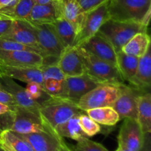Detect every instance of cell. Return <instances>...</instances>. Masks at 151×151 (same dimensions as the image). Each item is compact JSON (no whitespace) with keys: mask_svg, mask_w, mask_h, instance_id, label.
Returning <instances> with one entry per match:
<instances>
[{"mask_svg":"<svg viewBox=\"0 0 151 151\" xmlns=\"http://www.w3.org/2000/svg\"><path fill=\"white\" fill-rule=\"evenodd\" d=\"M10 131L16 134H27L54 130L44 122L40 113L16 106L13 123Z\"/></svg>","mask_w":151,"mask_h":151,"instance_id":"cell-8","label":"cell"},{"mask_svg":"<svg viewBox=\"0 0 151 151\" xmlns=\"http://www.w3.org/2000/svg\"><path fill=\"white\" fill-rule=\"evenodd\" d=\"M84 13L92 10L108 0H77Z\"/></svg>","mask_w":151,"mask_h":151,"instance_id":"cell-37","label":"cell"},{"mask_svg":"<svg viewBox=\"0 0 151 151\" xmlns=\"http://www.w3.org/2000/svg\"><path fill=\"white\" fill-rule=\"evenodd\" d=\"M13 1H14V0H0V9L9 5V4L11 2H13Z\"/></svg>","mask_w":151,"mask_h":151,"instance_id":"cell-43","label":"cell"},{"mask_svg":"<svg viewBox=\"0 0 151 151\" xmlns=\"http://www.w3.org/2000/svg\"><path fill=\"white\" fill-rule=\"evenodd\" d=\"M0 88H1V87H0Z\"/></svg>","mask_w":151,"mask_h":151,"instance_id":"cell-48","label":"cell"},{"mask_svg":"<svg viewBox=\"0 0 151 151\" xmlns=\"http://www.w3.org/2000/svg\"><path fill=\"white\" fill-rule=\"evenodd\" d=\"M79 47L95 57L116 66V52L113 46L97 32Z\"/></svg>","mask_w":151,"mask_h":151,"instance_id":"cell-14","label":"cell"},{"mask_svg":"<svg viewBox=\"0 0 151 151\" xmlns=\"http://www.w3.org/2000/svg\"><path fill=\"white\" fill-rule=\"evenodd\" d=\"M54 4L57 11L58 18H63L72 24L78 33L86 14L78 1L58 0Z\"/></svg>","mask_w":151,"mask_h":151,"instance_id":"cell-17","label":"cell"},{"mask_svg":"<svg viewBox=\"0 0 151 151\" xmlns=\"http://www.w3.org/2000/svg\"><path fill=\"white\" fill-rule=\"evenodd\" d=\"M139 151H151L150 134H145L144 142Z\"/></svg>","mask_w":151,"mask_h":151,"instance_id":"cell-39","label":"cell"},{"mask_svg":"<svg viewBox=\"0 0 151 151\" xmlns=\"http://www.w3.org/2000/svg\"><path fill=\"white\" fill-rule=\"evenodd\" d=\"M86 113L98 124L112 126L120 120L117 112L111 107H100L86 111Z\"/></svg>","mask_w":151,"mask_h":151,"instance_id":"cell-28","label":"cell"},{"mask_svg":"<svg viewBox=\"0 0 151 151\" xmlns=\"http://www.w3.org/2000/svg\"><path fill=\"white\" fill-rule=\"evenodd\" d=\"M0 50H5V51H11V50H25V51H30L38 52L36 50L30 47L16 42V41H10L6 39H0ZM40 54V53H39ZM41 55V54H40Z\"/></svg>","mask_w":151,"mask_h":151,"instance_id":"cell-35","label":"cell"},{"mask_svg":"<svg viewBox=\"0 0 151 151\" xmlns=\"http://www.w3.org/2000/svg\"><path fill=\"white\" fill-rule=\"evenodd\" d=\"M150 46V35L147 32L136 34L122 48L124 53L140 58L146 53Z\"/></svg>","mask_w":151,"mask_h":151,"instance_id":"cell-23","label":"cell"},{"mask_svg":"<svg viewBox=\"0 0 151 151\" xmlns=\"http://www.w3.org/2000/svg\"><path fill=\"white\" fill-rule=\"evenodd\" d=\"M0 103L9 106L13 111L17 106L12 96L8 92L1 88H0Z\"/></svg>","mask_w":151,"mask_h":151,"instance_id":"cell-38","label":"cell"},{"mask_svg":"<svg viewBox=\"0 0 151 151\" xmlns=\"http://www.w3.org/2000/svg\"><path fill=\"white\" fill-rule=\"evenodd\" d=\"M0 151H6L5 150H4V148H3L1 146V145H0Z\"/></svg>","mask_w":151,"mask_h":151,"instance_id":"cell-47","label":"cell"},{"mask_svg":"<svg viewBox=\"0 0 151 151\" xmlns=\"http://www.w3.org/2000/svg\"><path fill=\"white\" fill-rule=\"evenodd\" d=\"M150 46L145 54L139 58L135 75L129 81L131 86L149 91L151 86V55Z\"/></svg>","mask_w":151,"mask_h":151,"instance_id":"cell-20","label":"cell"},{"mask_svg":"<svg viewBox=\"0 0 151 151\" xmlns=\"http://www.w3.org/2000/svg\"><path fill=\"white\" fill-rule=\"evenodd\" d=\"M121 86L100 84L83 96L77 103L83 111L89 109L113 106L121 93Z\"/></svg>","mask_w":151,"mask_h":151,"instance_id":"cell-5","label":"cell"},{"mask_svg":"<svg viewBox=\"0 0 151 151\" xmlns=\"http://www.w3.org/2000/svg\"><path fill=\"white\" fill-rule=\"evenodd\" d=\"M137 122L144 134H150L151 94L150 91L140 96L137 109Z\"/></svg>","mask_w":151,"mask_h":151,"instance_id":"cell-25","label":"cell"},{"mask_svg":"<svg viewBox=\"0 0 151 151\" xmlns=\"http://www.w3.org/2000/svg\"><path fill=\"white\" fill-rule=\"evenodd\" d=\"M71 148L74 151H109L108 149L100 143L89 139L88 137H85L79 141Z\"/></svg>","mask_w":151,"mask_h":151,"instance_id":"cell-32","label":"cell"},{"mask_svg":"<svg viewBox=\"0 0 151 151\" xmlns=\"http://www.w3.org/2000/svg\"><path fill=\"white\" fill-rule=\"evenodd\" d=\"M65 49L72 47L77 32L71 23L62 17L57 18L50 24Z\"/></svg>","mask_w":151,"mask_h":151,"instance_id":"cell-22","label":"cell"},{"mask_svg":"<svg viewBox=\"0 0 151 151\" xmlns=\"http://www.w3.org/2000/svg\"><path fill=\"white\" fill-rule=\"evenodd\" d=\"M35 0H17L14 4L0 9V15L11 20H26Z\"/></svg>","mask_w":151,"mask_h":151,"instance_id":"cell-21","label":"cell"},{"mask_svg":"<svg viewBox=\"0 0 151 151\" xmlns=\"http://www.w3.org/2000/svg\"><path fill=\"white\" fill-rule=\"evenodd\" d=\"M147 31V27L140 23L109 19L101 25L97 33L107 39L113 46L115 52H118L136 34Z\"/></svg>","mask_w":151,"mask_h":151,"instance_id":"cell-3","label":"cell"},{"mask_svg":"<svg viewBox=\"0 0 151 151\" xmlns=\"http://www.w3.org/2000/svg\"><path fill=\"white\" fill-rule=\"evenodd\" d=\"M58 0H35V3L40 4H55Z\"/></svg>","mask_w":151,"mask_h":151,"instance_id":"cell-42","label":"cell"},{"mask_svg":"<svg viewBox=\"0 0 151 151\" xmlns=\"http://www.w3.org/2000/svg\"><path fill=\"white\" fill-rule=\"evenodd\" d=\"M99 85V83L86 73L80 76L66 77L63 81V91L60 97L69 99L77 103L83 96Z\"/></svg>","mask_w":151,"mask_h":151,"instance_id":"cell-11","label":"cell"},{"mask_svg":"<svg viewBox=\"0 0 151 151\" xmlns=\"http://www.w3.org/2000/svg\"><path fill=\"white\" fill-rule=\"evenodd\" d=\"M79 124L84 134L88 137H93L100 132L101 127L100 124L93 120L87 114H81L79 116Z\"/></svg>","mask_w":151,"mask_h":151,"instance_id":"cell-30","label":"cell"},{"mask_svg":"<svg viewBox=\"0 0 151 151\" xmlns=\"http://www.w3.org/2000/svg\"><path fill=\"white\" fill-rule=\"evenodd\" d=\"M14 111H8L0 114V138L3 131H10L13 123Z\"/></svg>","mask_w":151,"mask_h":151,"instance_id":"cell-36","label":"cell"},{"mask_svg":"<svg viewBox=\"0 0 151 151\" xmlns=\"http://www.w3.org/2000/svg\"><path fill=\"white\" fill-rule=\"evenodd\" d=\"M8 111H13L11 109H10L9 106H6V105L2 104V103H0V114H4L6 112Z\"/></svg>","mask_w":151,"mask_h":151,"instance_id":"cell-41","label":"cell"},{"mask_svg":"<svg viewBox=\"0 0 151 151\" xmlns=\"http://www.w3.org/2000/svg\"><path fill=\"white\" fill-rule=\"evenodd\" d=\"M145 92L144 90L133 86H121V93L117 100L114 103L112 108L117 112L119 118L135 119L137 121V109L139 97Z\"/></svg>","mask_w":151,"mask_h":151,"instance_id":"cell-9","label":"cell"},{"mask_svg":"<svg viewBox=\"0 0 151 151\" xmlns=\"http://www.w3.org/2000/svg\"><path fill=\"white\" fill-rule=\"evenodd\" d=\"M63 81H57V80L54 79L44 80V84H43L44 91L50 96L60 97L62 91H63Z\"/></svg>","mask_w":151,"mask_h":151,"instance_id":"cell-33","label":"cell"},{"mask_svg":"<svg viewBox=\"0 0 151 151\" xmlns=\"http://www.w3.org/2000/svg\"><path fill=\"white\" fill-rule=\"evenodd\" d=\"M0 39L16 41L36 50L44 58L46 57L41 50L35 34L22 20H13L9 32Z\"/></svg>","mask_w":151,"mask_h":151,"instance_id":"cell-16","label":"cell"},{"mask_svg":"<svg viewBox=\"0 0 151 151\" xmlns=\"http://www.w3.org/2000/svg\"><path fill=\"white\" fill-rule=\"evenodd\" d=\"M58 18L54 4H40L35 3L26 21L36 24H51Z\"/></svg>","mask_w":151,"mask_h":151,"instance_id":"cell-24","label":"cell"},{"mask_svg":"<svg viewBox=\"0 0 151 151\" xmlns=\"http://www.w3.org/2000/svg\"><path fill=\"white\" fill-rule=\"evenodd\" d=\"M0 64L12 66L40 67L44 64V57L35 52L0 50Z\"/></svg>","mask_w":151,"mask_h":151,"instance_id":"cell-13","label":"cell"},{"mask_svg":"<svg viewBox=\"0 0 151 151\" xmlns=\"http://www.w3.org/2000/svg\"><path fill=\"white\" fill-rule=\"evenodd\" d=\"M139 58L121 51L116 52V67L125 81L129 82L137 72Z\"/></svg>","mask_w":151,"mask_h":151,"instance_id":"cell-27","label":"cell"},{"mask_svg":"<svg viewBox=\"0 0 151 151\" xmlns=\"http://www.w3.org/2000/svg\"><path fill=\"white\" fill-rule=\"evenodd\" d=\"M109 19L107 1L86 13L82 24L77 33L72 47H79L86 40L95 35L101 25Z\"/></svg>","mask_w":151,"mask_h":151,"instance_id":"cell-7","label":"cell"},{"mask_svg":"<svg viewBox=\"0 0 151 151\" xmlns=\"http://www.w3.org/2000/svg\"><path fill=\"white\" fill-rule=\"evenodd\" d=\"M59 151H74V150H72L70 147H69V146L65 143V142H63V144H62L61 145V147H60V150Z\"/></svg>","mask_w":151,"mask_h":151,"instance_id":"cell-44","label":"cell"},{"mask_svg":"<svg viewBox=\"0 0 151 151\" xmlns=\"http://www.w3.org/2000/svg\"><path fill=\"white\" fill-rule=\"evenodd\" d=\"M0 87L12 96L17 106L40 113L41 105L39 102L31 98L25 88L19 85L13 79L4 75H0Z\"/></svg>","mask_w":151,"mask_h":151,"instance_id":"cell-12","label":"cell"},{"mask_svg":"<svg viewBox=\"0 0 151 151\" xmlns=\"http://www.w3.org/2000/svg\"><path fill=\"white\" fill-rule=\"evenodd\" d=\"M0 75L24 83L35 82L43 86L44 79L39 67L12 66L0 64Z\"/></svg>","mask_w":151,"mask_h":151,"instance_id":"cell-19","label":"cell"},{"mask_svg":"<svg viewBox=\"0 0 151 151\" xmlns=\"http://www.w3.org/2000/svg\"><path fill=\"white\" fill-rule=\"evenodd\" d=\"M81 114L75 115L65 122L58 125L55 129L56 134L61 138L66 137L75 141H79L81 139L88 137L80 126L79 116Z\"/></svg>","mask_w":151,"mask_h":151,"instance_id":"cell-26","label":"cell"},{"mask_svg":"<svg viewBox=\"0 0 151 151\" xmlns=\"http://www.w3.org/2000/svg\"><path fill=\"white\" fill-rule=\"evenodd\" d=\"M150 16H151V9L150 10H149L146 13V14L145 15V16L143 17L142 20L141 22V24H142L144 27H147L149 25V23H150Z\"/></svg>","mask_w":151,"mask_h":151,"instance_id":"cell-40","label":"cell"},{"mask_svg":"<svg viewBox=\"0 0 151 151\" xmlns=\"http://www.w3.org/2000/svg\"><path fill=\"white\" fill-rule=\"evenodd\" d=\"M116 151H125V150H123V149H122V147H118V148L116 149Z\"/></svg>","mask_w":151,"mask_h":151,"instance_id":"cell-46","label":"cell"},{"mask_svg":"<svg viewBox=\"0 0 151 151\" xmlns=\"http://www.w3.org/2000/svg\"><path fill=\"white\" fill-rule=\"evenodd\" d=\"M22 21L26 23L35 34L40 47L46 57L54 58L58 60L65 48L60 43L51 25L50 24H36L29 21Z\"/></svg>","mask_w":151,"mask_h":151,"instance_id":"cell-6","label":"cell"},{"mask_svg":"<svg viewBox=\"0 0 151 151\" xmlns=\"http://www.w3.org/2000/svg\"><path fill=\"white\" fill-rule=\"evenodd\" d=\"M107 7L111 19L141 24L151 9V0H108Z\"/></svg>","mask_w":151,"mask_h":151,"instance_id":"cell-4","label":"cell"},{"mask_svg":"<svg viewBox=\"0 0 151 151\" xmlns=\"http://www.w3.org/2000/svg\"><path fill=\"white\" fill-rule=\"evenodd\" d=\"M75 48L82 59L85 73L94 81L100 84H125V81L120 75L116 66L95 57L81 47Z\"/></svg>","mask_w":151,"mask_h":151,"instance_id":"cell-2","label":"cell"},{"mask_svg":"<svg viewBox=\"0 0 151 151\" xmlns=\"http://www.w3.org/2000/svg\"><path fill=\"white\" fill-rule=\"evenodd\" d=\"M57 64L66 77L80 76L85 73L82 59L75 47L64 49Z\"/></svg>","mask_w":151,"mask_h":151,"instance_id":"cell-18","label":"cell"},{"mask_svg":"<svg viewBox=\"0 0 151 151\" xmlns=\"http://www.w3.org/2000/svg\"><path fill=\"white\" fill-rule=\"evenodd\" d=\"M25 90L29 97L33 100L39 102L43 99L44 96L47 93L44 91L43 86L40 83L35 82H29L27 83V86L25 87Z\"/></svg>","mask_w":151,"mask_h":151,"instance_id":"cell-34","label":"cell"},{"mask_svg":"<svg viewBox=\"0 0 151 151\" xmlns=\"http://www.w3.org/2000/svg\"><path fill=\"white\" fill-rule=\"evenodd\" d=\"M0 145H1V147H2L6 151H16L13 148V147H11L10 145H8L7 144H6V143L0 142Z\"/></svg>","mask_w":151,"mask_h":151,"instance_id":"cell-45","label":"cell"},{"mask_svg":"<svg viewBox=\"0 0 151 151\" xmlns=\"http://www.w3.org/2000/svg\"><path fill=\"white\" fill-rule=\"evenodd\" d=\"M0 142L6 143L16 151H33L32 147L27 140L9 130L1 133Z\"/></svg>","mask_w":151,"mask_h":151,"instance_id":"cell-29","label":"cell"},{"mask_svg":"<svg viewBox=\"0 0 151 151\" xmlns=\"http://www.w3.org/2000/svg\"><path fill=\"white\" fill-rule=\"evenodd\" d=\"M17 134L29 143L33 151H59L64 142L55 131Z\"/></svg>","mask_w":151,"mask_h":151,"instance_id":"cell-15","label":"cell"},{"mask_svg":"<svg viewBox=\"0 0 151 151\" xmlns=\"http://www.w3.org/2000/svg\"><path fill=\"white\" fill-rule=\"evenodd\" d=\"M42 74L43 79H54L57 81H63L66 78V76L64 75L61 69L56 63H51V64H43L39 67Z\"/></svg>","mask_w":151,"mask_h":151,"instance_id":"cell-31","label":"cell"},{"mask_svg":"<svg viewBox=\"0 0 151 151\" xmlns=\"http://www.w3.org/2000/svg\"><path fill=\"white\" fill-rule=\"evenodd\" d=\"M40 115L44 122L55 131L58 125L63 123L72 116L83 114L78 104L69 99L49 95L39 102Z\"/></svg>","mask_w":151,"mask_h":151,"instance_id":"cell-1","label":"cell"},{"mask_svg":"<svg viewBox=\"0 0 151 151\" xmlns=\"http://www.w3.org/2000/svg\"><path fill=\"white\" fill-rule=\"evenodd\" d=\"M145 134L135 119L125 118L118 135L119 147L125 151H139L144 142Z\"/></svg>","mask_w":151,"mask_h":151,"instance_id":"cell-10","label":"cell"}]
</instances>
